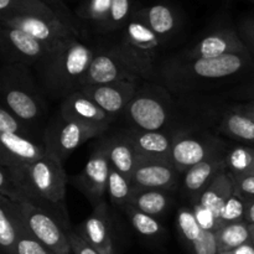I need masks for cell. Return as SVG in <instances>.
Returning <instances> with one entry per match:
<instances>
[{
	"mask_svg": "<svg viewBox=\"0 0 254 254\" xmlns=\"http://www.w3.org/2000/svg\"><path fill=\"white\" fill-rule=\"evenodd\" d=\"M252 242H253V245H254V236L252 235Z\"/></svg>",
	"mask_w": 254,
	"mask_h": 254,
	"instance_id": "obj_50",
	"label": "cell"
},
{
	"mask_svg": "<svg viewBox=\"0 0 254 254\" xmlns=\"http://www.w3.org/2000/svg\"><path fill=\"white\" fill-rule=\"evenodd\" d=\"M217 130L228 138L254 143V122L235 108L223 116Z\"/></svg>",
	"mask_w": 254,
	"mask_h": 254,
	"instance_id": "obj_28",
	"label": "cell"
},
{
	"mask_svg": "<svg viewBox=\"0 0 254 254\" xmlns=\"http://www.w3.org/2000/svg\"><path fill=\"white\" fill-rule=\"evenodd\" d=\"M113 0H82L74 10L79 21L89 22L98 32H102L109 14Z\"/></svg>",
	"mask_w": 254,
	"mask_h": 254,
	"instance_id": "obj_31",
	"label": "cell"
},
{
	"mask_svg": "<svg viewBox=\"0 0 254 254\" xmlns=\"http://www.w3.org/2000/svg\"><path fill=\"white\" fill-rule=\"evenodd\" d=\"M73 230L99 254H116L112 238L111 215L106 201L93 207V212Z\"/></svg>",
	"mask_w": 254,
	"mask_h": 254,
	"instance_id": "obj_17",
	"label": "cell"
},
{
	"mask_svg": "<svg viewBox=\"0 0 254 254\" xmlns=\"http://www.w3.org/2000/svg\"><path fill=\"white\" fill-rule=\"evenodd\" d=\"M241 94H242L241 97H245V98H248V99H253L254 101V84L253 86L248 87V88H246L245 91H243V93Z\"/></svg>",
	"mask_w": 254,
	"mask_h": 254,
	"instance_id": "obj_48",
	"label": "cell"
},
{
	"mask_svg": "<svg viewBox=\"0 0 254 254\" xmlns=\"http://www.w3.org/2000/svg\"><path fill=\"white\" fill-rule=\"evenodd\" d=\"M135 10L134 0H113L111 14L101 34H108V32L111 34L118 30H123Z\"/></svg>",
	"mask_w": 254,
	"mask_h": 254,
	"instance_id": "obj_35",
	"label": "cell"
},
{
	"mask_svg": "<svg viewBox=\"0 0 254 254\" xmlns=\"http://www.w3.org/2000/svg\"><path fill=\"white\" fill-rule=\"evenodd\" d=\"M0 133L21 134L35 138L34 130L2 106H0Z\"/></svg>",
	"mask_w": 254,
	"mask_h": 254,
	"instance_id": "obj_40",
	"label": "cell"
},
{
	"mask_svg": "<svg viewBox=\"0 0 254 254\" xmlns=\"http://www.w3.org/2000/svg\"><path fill=\"white\" fill-rule=\"evenodd\" d=\"M221 254H226V253H221Z\"/></svg>",
	"mask_w": 254,
	"mask_h": 254,
	"instance_id": "obj_53",
	"label": "cell"
},
{
	"mask_svg": "<svg viewBox=\"0 0 254 254\" xmlns=\"http://www.w3.org/2000/svg\"><path fill=\"white\" fill-rule=\"evenodd\" d=\"M218 253L232 252L236 248L252 242L250 225L246 221L233 223H226L216 232Z\"/></svg>",
	"mask_w": 254,
	"mask_h": 254,
	"instance_id": "obj_30",
	"label": "cell"
},
{
	"mask_svg": "<svg viewBox=\"0 0 254 254\" xmlns=\"http://www.w3.org/2000/svg\"><path fill=\"white\" fill-rule=\"evenodd\" d=\"M232 175V174H231ZM235 190L240 193L241 197L247 200L254 198V174H246V175L233 176Z\"/></svg>",
	"mask_w": 254,
	"mask_h": 254,
	"instance_id": "obj_43",
	"label": "cell"
},
{
	"mask_svg": "<svg viewBox=\"0 0 254 254\" xmlns=\"http://www.w3.org/2000/svg\"><path fill=\"white\" fill-rule=\"evenodd\" d=\"M233 192H235V183L232 175L227 169H223L195 198H197L201 205L212 211L220 218V212L223 205L233 195Z\"/></svg>",
	"mask_w": 254,
	"mask_h": 254,
	"instance_id": "obj_26",
	"label": "cell"
},
{
	"mask_svg": "<svg viewBox=\"0 0 254 254\" xmlns=\"http://www.w3.org/2000/svg\"><path fill=\"white\" fill-rule=\"evenodd\" d=\"M225 154H220L208 160L192 166L184 174L183 190L190 200L197 197L220 171L226 169Z\"/></svg>",
	"mask_w": 254,
	"mask_h": 254,
	"instance_id": "obj_23",
	"label": "cell"
},
{
	"mask_svg": "<svg viewBox=\"0 0 254 254\" xmlns=\"http://www.w3.org/2000/svg\"><path fill=\"white\" fill-rule=\"evenodd\" d=\"M171 203L170 191L164 190H134L129 205L153 217L163 216Z\"/></svg>",
	"mask_w": 254,
	"mask_h": 254,
	"instance_id": "obj_27",
	"label": "cell"
},
{
	"mask_svg": "<svg viewBox=\"0 0 254 254\" xmlns=\"http://www.w3.org/2000/svg\"><path fill=\"white\" fill-rule=\"evenodd\" d=\"M245 213L246 200L241 197L240 193L235 190L233 195L223 205L220 212V220L222 222V226L226 223L241 222V221H245Z\"/></svg>",
	"mask_w": 254,
	"mask_h": 254,
	"instance_id": "obj_39",
	"label": "cell"
},
{
	"mask_svg": "<svg viewBox=\"0 0 254 254\" xmlns=\"http://www.w3.org/2000/svg\"><path fill=\"white\" fill-rule=\"evenodd\" d=\"M163 41L136 15L123 29L121 41L113 45L121 56L140 74L149 79L155 73V60Z\"/></svg>",
	"mask_w": 254,
	"mask_h": 254,
	"instance_id": "obj_6",
	"label": "cell"
},
{
	"mask_svg": "<svg viewBox=\"0 0 254 254\" xmlns=\"http://www.w3.org/2000/svg\"><path fill=\"white\" fill-rule=\"evenodd\" d=\"M250 230H251V235L254 236V225H250Z\"/></svg>",
	"mask_w": 254,
	"mask_h": 254,
	"instance_id": "obj_49",
	"label": "cell"
},
{
	"mask_svg": "<svg viewBox=\"0 0 254 254\" xmlns=\"http://www.w3.org/2000/svg\"><path fill=\"white\" fill-rule=\"evenodd\" d=\"M236 111L241 112V113L246 114L248 118H251L254 122V103L253 102H248L246 104H241V106L235 107Z\"/></svg>",
	"mask_w": 254,
	"mask_h": 254,
	"instance_id": "obj_46",
	"label": "cell"
},
{
	"mask_svg": "<svg viewBox=\"0 0 254 254\" xmlns=\"http://www.w3.org/2000/svg\"><path fill=\"white\" fill-rule=\"evenodd\" d=\"M235 54H250L241 40L237 30L218 29L203 36L184 54L183 59H217Z\"/></svg>",
	"mask_w": 254,
	"mask_h": 254,
	"instance_id": "obj_15",
	"label": "cell"
},
{
	"mask_svg": "<svg viewBox=\"0 0 254 254\" xmlns=\"http://www.w3.org/2000/svg\"><path fill=\"white\" fill-rule=\"evenodd\" d=\"M59 113L67 119L107 129L114 121L113 117L107 114L96 102L92 101L81 91L74 92L64 98L61 102Z\"/></svg>",
	"mask_w": 254,
	"mask_h": 254,
	"instance_id": "obj_21",
	"label": "cell"
},
{
	"mask_svg": "<svg viewBox=\"0 0 254 254\" xmlns=\"http://www.w3.org/2000/svg\"><path fill=\"white\" fill-rule=\"evenodd\" d=\"M47 154L44 141L21 134L0 133V165L21 168Z\"/></svg>",
	"mask_w": 254,
	"mask_h": 254,
	"instance_id": "obj_14",
	"label": "cell"
},
{
	"mask_svg": "<svg viewBox=\"0 0 254 254\" xmlns=\"http://www.w3.org/2000/svg\"><path fill=\"white\" fill-rule=\"evenodd\" d=\"M226 144L211 134H176L171 149L170 164L179 174L216 155L226 153Z\"/></svg>",
	"mask_w": 254,
	"mask_h": 254,
	"instance_id": "obj_9",
	"label": "cell"
},
{
	"mask_svg": "<svg viewBox=\"0 0 254 254\" xmlns=\"http://www.w3.org/2000/svg\"><path fill=\"white\" fill-rule=\"evenodd\" d=\"M14 16H40L59 20L55 12L40 0H0V19Z\"/></svg>",
	"mask_w": 254,
	"mask_h": 254,
	"instance_id": "obj_29",
	"label": "cell"
},
{
	"mask_svg": "<svg viewBox=\"0 0 254 254\" xmlns=\"http://www.w3.org/2000/svg\"><path fill=\"white\" fill-rule=\"evenodd\" d=\"M21 221L19 202L0 196V246L5 254H16Z\"/></svg>",
	"mask_w": 254,
	"mask_h": 254,
	"instance_id": "obj_25",
	"label": "cell"
},
{
	"mask_svg": "<svg viewBox=\"0 0 254 254\" xmlns=\"http://www.w3.org/2000/svg\"><path fill=\"white\" fill-rule=\"evenodd\" d=\"M179 173L169 163L139 160L131 176L134 190L171 191L178 186Z\"/></svg>",
	"mask_w": 254,
	"mask_h": 254,
	"instance_id": "obj_18",
	"label": "cell"
},
{
	"mask_svg": "<svg viewBox=\"0 0 254 254\" xmlns=\"http://www.w3.org/2000/svg\"><path fill=\"white\" fill-rule=\"evenodd\" d=\"M19 205L27 230L36 240L56 254H69L72 252L67 235L71 228H66V226L46 208L40 207L29 201L19 202Z\"/></svg>",
	"mask_w": 254,
	"mask_h": 254,
	"instance_id": "obj_8",
	"label": "cell"
},
{
	"mask_svg": "<svg viewBox=\"0 0 254 254\" xmlns=\"http://www.w3.org/2000/svg\"><path fill=\"white\" fill-rule=\"evenodd\" d=\"M179 235L190 246L193 254H220L215 232L205 231L196 221L191 206H184L176 212Z\"/></svg>",
	"mask_w": 254,
	"mask_h": 254,
	"instance_id": "obj_20",
	"label": "cell"
},
{
	"mask_svg": "<svg viewBox=\"0 0 254 254\" xmlns=\"http://www.w3.org/2000/svg\"><path fill=\"white\" fill-rule=\"evenodd\" d=\"M226 169L233 176L254 174V148L238 145L225 154Z\"/></svg>",
	"mask_w": 254,
	"mask_h": 254,
	"instance_id": "obj_32",
	"label": "cell"
},
{
	"mask_svg": "<svg viewBox=\"0 0 254 254\" xmlns=\"http://www.w3.org/2000/svg\"><path fill=\"white\" fill-rule=\"evenodd\" d=\"M174 112V101L165 88L144 84L139 86L123 116L133 129L165 131L173 122Z\"/></svg>",
	"mask_w": 254,
	"mask_h": 254,
	"instance_id": "obj_5",
	"label": "cell"
},
{
	"mask_svg": "<svg viewBox=\"0 0 254 254\" xmlns=\"http://www.w3.org/2000/svg\"><path fill=\"white\" fill-rule=\"evenodd\" d=\"M226 254H254V245L253 242H248L246 245L233 250L232 252H228Z\"/></svg>",
	"mask_w": 254,
	"mask_h": 254,
	"instance_id": "obj_47",
	"label": "cell"
},
{
	"mask_svg": "<svg viewBox=\"0 0 254 254\" xmlns=\"http://www.w3.org/2000/svg\"><path fill=\"white\" fill-rule=\"evenodd\" d=\"M40 1L44 2L46 6H49L52 11L55 12L59 20L61 22H64L68 29H71L73 31V34L76 35L78 39L82 37V24L78 20V17L76 16L74 11H72L68 6L66 5V2L64 0H40Z\"/></svg>",
	"mask_w": 254,
	"mask_h": 254,
	"instance_id": "obj_36",
	"label": "cell"
},
{
	"mask_svg": "<svg viewBox=\"0 0 254 254\" xmlns=\"http://www.w3.org/2000/svg\"><path fill=\"white\" fill-rule=\"evenodd\" d=\"M149 29L163 42L173 37L179 31L181 25L180 14L173 5L165 2H156L140 7L134 11Z\"/></svg>",
	"mask_w": 254,
	"mask_h": 254,
	"instance_id": "obj_22",
	"label": "cell"
},
{
	"mask_svg": "<svg viewBox=\"0 0 254 254\" xmlns=\"http://www.w3.org/2000/svg\"><path fill=\"white\" fill-rule=\"evenodd\" d=\"M126 215L128 217L129 222L133 226L136 233L146 238H156L160 237L164 233V227L160 223V221L156 217H153L150 215L141 212L136 210L134 206L128 205L126 208Z\"/></svg>",
	"mask_w": 254,
	"mask_h": 254,
	"instance_id": "obj_34",
	"label": "cell"
},
{
	"mask_svg": "<svg viewBox=\"0 0 254 254\" xmlns=\"http://www.w3.org/2000/svg\"><path fill=\"white\" fill-rule=\"evenodd\" d=\"M72 1H77V0H72ZM81 1H82V0H81Z\"/></svg>",
	"mask_w": 254,
	"mask_h": 254,
	"instance_id": "obj_51",
	"label": "cell"
},
{
	"mask_svg": "<svg viewBox=\"0 0 254 254\" xmlns=\"http://www.w3.org/2000/svg\"><path fill=\"white\" fill-rule=\"evenodd\" d=\"M1 104L35 130L47 116L46 94L25 64H2L0 71Z\"/></svg>",
	"mask_w": 254,
	"mask_h": 254,
	"instance_id": "obj_3",
	"label": "cell"
},
{
	"mask_svg": "<svg viewBox=\"0 0 254 254\" xmlns=\"http://www.w3.org/2000/svg\"><path fill=\"white\" fill-rule=\"evenodd\" d=\"M106 140L112 168L123 174L128 180L131 181V176L139 163L138 154L134 149L133 143L129 140L124 131L106 138Z\"/></svg>",
	"mask_w": 254,
	"mask_h": 254,
	"instance_id": "obj_24",
	"label": "cell"
},
{
	"mask_svg": "<svg viewBox=\"0 0 254 254\" xmlns=\"http://www.w3.org/2000/svg\"><path fill=\"white\" fill-rule=\"evenodd\" d=\"M140 79H123L112 83L93 84L79 88L82 93L96 102L107 114L113 117L123 116L127 107L135 96Z\"/></svg>",
	"mask_w": 254,
	"mask_h": 254,
	"instance_id": "obj_13",
	"label": "cell"
},
{
	"mask_svg": "<svg viewBox=\"0 0 254 254\" xmlns=\"http://www.w3.org/2000/svg\"><path fill=\"white\" fill-rule=\"evenodd\" d=\"M0 26L15 27L27 32L44 44L54 46L60 41L77 37L71 29L57 19L40 16H14L0 19ZM78 39V37H77Z\"/></svg>",
	"mask_w": 254,
	"mask_h": 254,
	"instance_id": "obj_16",
	"label": "cell"
},
{
	"mask_svg": "<svg viewBox=\"0 0 254 254\" xmlns=\"http://www.w3.org/2000/svg\"><path fill=\"white\" fill-rule=\"evenodd\" d=\"M94 49L77 37L60 41L36 64L35 73L47 98L64 101L81 86L93 60Z\"/></svg>",
	"mask_w": 254,
	"mask_h": 254,
	"instance_id": "obj_1",
	"label": "cell"
},
{
	"mask_svg": "<svg viewBox=\"0 0 254 254\" xmlns=\"http://www.w3.org/2000/svg\"><path fill=\"white\" fill-rule=\"evenodd\" d=\"M236 30L250 54H254V15L241 20Z\"/></svg>",
	"mask_w": 254,
	"mask_h": 254,
	"instance_id": "obj_42",
	"label": "cell"
},
{
	"mask_svg": "<svg viewBox=\"0 0 254 254\" xmlns=\"http://www.w3.org/2000/svg\"><path fill=\"white\" fill-rule=\"evenodd\" d=\"M123 79H143L113 46L94 49L93 60L81 82L82 87L112 83Z\"/></svg>",
	"mask_w": 254,
	"mask_h": 254,
	"instance_id": "obj_12",
	"label": "cell"
},
{
	"mask_svg": "<svg viewBox=\"0 0 254 254\" xmlns=\"http://www.w3.org/2000/svg\"><path fill=\"white\" fill-rule=\"evenodd\" d=\"M67 235H68L72 252L74 254H99L94 248H92L81 236L77 235V233L74 232L73 228H71V230L67 232Z\"/></svg>",
	"mask_w": 254,
	"mask_h": 254,
	"instance_id": "obj_44",
	"label": "cell"
},
{
	"mask_svg": "<svg viewBox=\"0 0 254 254\" xmlns=\"http://www.w3.org/2000/svg\"><path fill=\"white\" fill-rule=\"evenodd\" d=\"M11 169H14L19 181L24 201L49 210L69 230V217L66 208V184L68 179L64 173V163L47 153L35 163Z\"/></svg>",
	"mask_w": 254,
	"mask_h": 254,
	"instance_id": "obj_2",
	"label": "cell"
},
{
	"mask_svg": "<svg viewBox=\"0 0 254 254\" xmlns=\"http://www.w3.org/2000/svg\"><path fill=\"white\" fill-rule=\"evenodd\" d=\"M111 169L107 140L102 139L89 156L82 173L69 179L68 181L86 196L93 207H96L104 201Z\"/></svg>",
	"mask_w": 254,
	"mask_h": 254,
	"instance_id": "obj_10",
	"label": "cell"
},
{
	"mask_svg": "<svg viewBox=\"0 0 254 254\" xmlns=\"http://www.w3.org/2000/svg\"><path fill=\"white\" fill-rule=\"evenodd\" d=\"M191 201V210H192L193 215H195L196 221L198 225L203 228L205 231H210V232H217L221 227H222V222L220 218L215 215L211 210L206 208L205 206L201 205L200 201L197 198H192Z\"/></svg>",
	"mask_w": 254,
	"mask_h": 254,
	"instance_id": "obj_41",
	"label": "cell"
},
{
	"mask_svg": "<svg viewBox=\"0 0 254 254\" xmlns=\"http://www.w3.org/2000/svg\"><path fill=\"white\" fill-rule=\"evenodd\" d=\"M245 221L248 225H254V198L246 201Z\"/></svg>",
	"mask_w": 254,
	"mask_h": 254,
	"instance_id": "obj_45",
	"label": "cell"
},
{
	"mask_svg": "<svg viewBox=\"0 0 254 254\" xmlns=\"http://www.w3.org/2000/svg\"><path fill=\"white\" fill-rule=\"evenodd\" d=\"M0 196L14 202H22L21 188L19 185L14 169L0 165Z\"/></svg>",
	"mask_w": 254,
	"mask_h": 254,
	"instance_id": "obj_37",
	"label": "cell"
},
{
	"mask_svg": "<svg viewBox=\"0 0 254 254\" xmlns=\"http://www.w3.org/2000/svg\"><path fill=\"white\" fill-rule=\"evenodd\" d=\"M133 143L139 160L161 161L170 164L171 149L175 135L168 131H148L129 128L124 130Z\"/></svg>",
	"mask_w": 254,
	"mask_h": 254,
	"instance_id": "obj_19",
	"label": "cell"
},
{
	"mask_svg": "<svg viewBox=\"0 0 254 254\" xmlns=\"http://www.w3.org/2000/svg\"><path fill=\"white\" fill-rule=\"evenodd\" d=\"M54 46L39 41L20 29L0 26V54L4 64L34 67Z\"/></svg>",
	"mask_w": 254,
	"mask_h": 254,
	"instance_id": "obj_11",
	"label": "cell"
},
{
	"mask_svg": "<svg viewBox=\"0 0 254 254\" xmlns=\"http://www.w3.org/2000/svg\"><path fill=\"white\" fill-rule=\"evenodd\" d=\"M16 254H56V253L52 252L50 248H47L46 246L42 245L39 240H36V238L31 235V232L27 230L26 225H25L24 220H22L21 226H20L19 237H17Z\"/></svg>",
	"mask_w": 254,
	"mask_h": 254,
	"instance_id": "obj_38",
	"label": "cell"
},
{
	"mask_svg": "<svg viewBox=\"0 0 254 254\" xmlns=\"http://www.w3.org/2000/svg\"><path fill=\"white\" fill-rule=\"evenodd\" d=\"M134 189L131 186V181L128 180L123 174L117 171L116 169H111L107 188V195L114 206L121 208H126L130 203Z\"/></svg>",
	"mask_w": 254,
	"mask_h": 254,
	"instance_id": "obj_33",
	"label": "cell"
},
{
	"mask_svg": "<svg viewBox=\"0 0 254 254\" xmlns=\"http://www.w3.org/2000/svg\"><path fill=\"white\" fill-rule=\"evenodd\" d=\"M251 54H235L217 59H176L163 69L165 81L175 91L189 92L208 82L226 81L248 68Z\"/></svg>",
	"mask_w": 254,
	"mask_h": 254,
	"instance_id": "obj_4",
	"label": "cell"
},
{
	"mask_svg": "<svg viewBox=\"0 0 254 254\" xmlns=\"http://www.w3.org/2000/svg\"><path fill=\"white\" fill-rule=\"evenodd\" d=\"M104 131H107V128L67 119L59 113L45 127L42 140L47 153L52 154L64 163L82 144L92 138L101 136Z\"/></svg>",
	"mask_w": 254,
	"mask_h": 254,
	"instance_id": "obj_7",
	"label": "cell"
},
{
	"mask_svg": "<svg viewBox=\"0 0 254 254\" xmlns=\"http://www.w3.org/2000/svg\"><path fill=\"white\" fill-rule=\"evenodd\" d=\"M251 1H254V0H251Z\"/></svg>",
	"mask_w": 254,
	"mask_h": 254,
	"instance_id": "obj_52",
	"label": "cell"
}]
</instances>
